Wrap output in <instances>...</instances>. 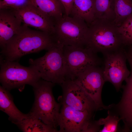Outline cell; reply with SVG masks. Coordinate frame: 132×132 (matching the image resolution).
Here are the masks:
<instances>
[{"mask_svg": "<svg viewBox=\"0 0 132 132\" xmlns=\"http://www.w3.org/2000/svg\"><path fill=\"white\" fill-rule=\"evenodd\" d=\"M29 3L48 16L55 24L65 14L60 0H29Z\"/></svg>", "mask_w": 132, "mask_h": 132, "instance_id": "2e32d148", "label": "cell"}, {"mask_svg": "<svg viewBox=\"0 0 132 132\" xmlns=\"http://www.w3.org/2000/svg\"><path fill=\"white\" fill-rule=\"evenodd\" d=\"M88 26L83 20L65 14L55 24L53 37L64 46L85 47Z\"/></svg>", "mask_w": 132, "mask_h": 132, "instance_id": "8992f818", "label": "cell"}, {"mask_svg": "<svg viewBox=\"0 0 132 132\" xmlns=\"http://www.w3.org/2000/svg\"><path fill=\"white\" fill-rule=\"evenodd\" d=\"M63 53L66 79L74 80L81 73L91 67L100 66L103 62L97 53L86 47L64 46Z\"/></svg>", "mask_w": 132, "mask_h": 132, "instance_id": "52a82bcc", "label": "cell"}, {"mask_svg": "<svg viewBox=\"0 0 132 132\" xmlns=\"http://www.w3.org/2000/svg\"><path fill=\"white\" fill-rule=\"evenodd\" d=\"M60 103V102H59ZM58 121V132H85L93 112L81 111L61 103Z\"/></svg>", "mask_w": 132, "mask_h": 132, "instance_id": "8fae6325", "label": "cell"}, {"mask_svg": "<svg viewBox=\"0 0 132 132\" xmlns=\"http://www.w3.org/2000/svg\"><path fill=\"white\" fill-rule=\"evenodd\" d=\"M130 67V73L125 80L121 101L117 106L119 110L121 120L124 122V131H132V57L128 60Z\"/></svg>", "mask_w": 132, "mask_h": 132, "instance_id": "5bb4252c", "label": "cell"}, {"mask_svg": "<svg viewBox=\"0 0 132 132\" xmlns=\"http://www.w3.org/2000/svg\"><path fill=\"white\" fill-rule=\"evenodd\" d=\"M63 46L56 43L43 56L29 59L30 66L36 69L41 78L60 85L66 79Z\"/></svg>", "mask_w": 132, "mask_h": 132, "instance_id": "277c9868", "label": "cell"}, {"mask_svg": "<svg viewBox=\"0 0 132 132\" xmlns=\"http://www.w3.org/2000/svg\"><path fill=\"white\" fill-rule=\"evenodd\" d=\"M23 24L48 33L53 36L55 23L43 12L31 4L13 10Z\"/></svg>", "mask_w": 132, "mask_h": 132, "instance_id": "7c38bea8", "label": "cell"}, {"mask_svg": "<svg viewBox=\"0 0 132 132\" xmlns=\"http://www.w3.org/2000/svg\"><path fill=\"white\" fill-rule=\"evenodd\" d=\"M74 80L83 89L94 102L98 109L106 108L102 101L101 93L105 82L103 67L90 68L80 73Z\"/></svg>", "mask_w": 132, "mask_h": 132, "instance_id": "30bf717a", "label": "cell"}, {"mask_svg": "<svg viewBox=\"0 0 132 132\" xmlns=\"http://www.w3.org/2000/svg\"><path fill=\"white\" fill-rule=\"evenodd\" d=\"M15 124L24 132H58L57 129L44 123L31 115Z\"/></svg>", "mask_w": 132, "mask_h": 132, "instance_id": "ac0fdd59", "label": "cell"}, {"mask_svg": "<svg viewBox=\"0 0 132 132\" xmlns=\"http://www.w3.org/2000/svg\"><path fill=\"white\" fill-rule=\"evenodd\" d=\"M118 29L124 45L130 46L132 45V14L118 27Z\"/></svg>", "mask_w": 132, "mask_h": 132, "instance_id": "44dd1931", "label": "cell"}, {"mask_svg": "<svg viewBox=\"0 0 132 132\" xmlns=\"http://www.w3.org/2000/svg\"><path fill=\"white\" fill-rule=\"evenodd\" d=\"M95 19L114 21L115 17L113 0H94Z\"/></svg>", "mask_w": 132, "mask_h": 132, "instance_id": "d6986e66", "label": "cell"}, {"mask_svg": "<svg viewBox=\"0 0 132 132\" xmlns=\"http://www.w3.org/2000/svg\"><path fill=\"white\" fill-rule=\"evenodd\" d=\"M0 109L9 116V119L15 124L28 117L29 113L24 114L21 111L14 103L13 98L9 91L0 86Z\"/></svg>", "mask_w": 132, "mask_h": 132, "instance_id": "9a60e30c", "label": "cell"}, {"mask_svg": "<svg viewBox=\"0 0 132 132\" xmlns=\"http://www.w3.org/2000/svg\"><path fill=\"white\" fill-rule=\"evenodd\" d=\"M56 43L53 36L22 24L19 33L1 50L0 59L18 61L25 55L47 50Z\"/></svg>", "mask_w": 132, "mask_h": 132, "instance_id": "6da1fadb", "label": "cell"}, {"mask_svg": "<svg viewBox=\"0 0 132 132\" xmlns=\"http://www.w3.org/2000/svg\"><path fill=\"white\" fill-rule=\"evenodd\" d=\"M118 27L113 21L95 19L88 26L85 46L103 55L124 49Z\"/></svg>", "mask_w": 132, "mask_h": 132, "instance_id": "7a4b0ae2", "label": "cell"}, {"mask_svg": "<svg viewBox=\"0 0 132 132\" xmlns=\"http://www.w3.org/2000/svg\"><path fill=\"white\" fill-rule=\"evenodd\" d=\"M29 0H0V9L15 10L28 4Z\"/></svg>", "mask_w": 132, "mask_h": 132, "instance_id": "603a6c76", "label": "cell"}, {"mask_svg": "<svg viewBox=\"0 0 132 132\" xmlns=\"http://www.w3.org/2000/svg\"><path fill=\"white\" fill-rule=\"evenodd\" d=\"M129 50L132 52V45L130 46V48Z\"/></svg>", "mask_w": 132, "mask_h": 132, "instance_id": "d4e9b609", "label": "cell"}, {"mask_svg": "<svg viewBox=\"0 0 132 132\" xmlns=\"http://www.w3.org/2000/svg\"><path fill=\"white\" fill-rule=\"evenodd\" d=\"M74 0H60L63 5L65 14L69 16L71 13Z\"/></svg>", "mask_w": 132, "mask_h": 132, "instance_id": "cb8c5ba5", "label": "cell"}, {"mask_svg": "<svg viewBox=\"0 0 132 132\" xmlns=\"http://www.w3.org/2000/svg\"><path fill=\"white\" fill-rule=\"evenodd\" d=\"M0 82L8 90L15 88L22 90L26 85L33 86L41 78L32 66H22L18 61L0 59Z\"/></svg>", "mask_w": 132, "mask_h": 132, "instance_id": "5b68a950", "label": "cell"}, {"mask_svg": "<svg viewBox=\"0 0 132 132\" xmlns=\"http://www.w3.org/2000/svg\"><path fill=\"white\" fill-rule=\"evenodd\" d=\"M55 85L41 78L32 86L34 100L29 112L44 123L57 129L61 105L56 101L53 94Z\"/></svg>", "mask_w": 132, "mask_h": 132, "instance_id": "3957f363", "label": "cell"}, {"mask_svg": "<svg viewBox=\"0 0 132 132\" xmlns=\"http://www.w3.org/2000/svg\"><path fill=\"white\" fill-rule=\"evenodd\" d=\"M115 17L113 22L118 27L132 14V0H113Z\"/></svg>", "mask_w": 132, "mask_h": 132, "instance_id": "ffe728a7", "label": "cell"}, {"mask_svg": "<svg viewBox=\"0 0 132 132\" xmlns=\"http://www.w3.org/2000/svg\"><path fill=\"white\" fill-rule=\"evenodd\" d=\"M108 115L105 118H101L96 121L99 125H103L100 132H115L117 131L119 122L121 119L116 115H113L109 111Z\"/></svg>", "mask_w": 132, "mask_h": 132, "instance_id": "7402d4cb", "label": "cell"}, {"mask_svg": "<svg viewBox=\"0 0 132 132\" xmlns=\"http://www.w3.org/2000/svg\"><path fill=\"white\" fill-rule=\"evenodd\" d=\"M62 94L59 102L75 110L93 112L98 109L83 88L73 80L66 79L60 85Z\"/></svg>", "mask_w": 132, "mask_h": 132, "instance_id": "9c48e42d", "label": "cell"}, {"mask_svg": "<svg viewBox=\"0 0 132 132\" xmlns=\"http://www.w3.org/2000/svg\"><path fill=\"white\" fill-rule=\"evenodd\" d=\"M22 24L13 10L0 9V47L3 49L8 42L18 33Z\"/></svg>", "mask_w": 132, "mask_h": 132, "instance_id": "4fadbf2b", "label": "cell"}, {"mask_svg": "<svg viewBox=\"0 0 132 132\" xmlns=\"http://www.w3.org/2000/svg\"><path fill=\"white\" fill-rule=\"evenodd\" d=\"M70 15L83 20L89 26L95 19L94 0H74Z\"/></svg>", "mask_w": 132, "mask_h": 132, "instance_id": "e0dca14e", "label": "cell"}, {"mask_svg": "<svg viewBox=\"0 0 132 132\" xmlns=\"http://www.w3.org/2000/svg\"><path fill=\"white\" fill-rule=\"evenodd\" d=\"M126 51L124 49L104 55L103 74L105 82L111 83L117 91L129 77L130 71L126 64Z\"/></svg>", "mask_w": 132, "mask_h": 132, "instance_id": "ba28073f", "label": "cell"}]
</instances>
